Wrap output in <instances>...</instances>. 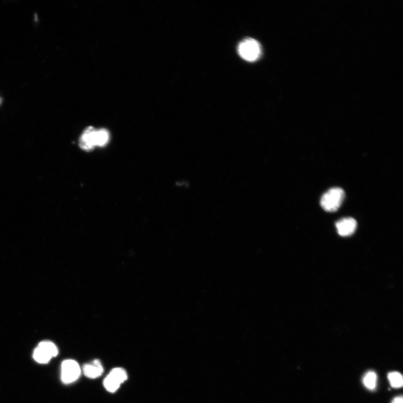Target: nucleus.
<instances>
[{"mask_svg":"<svg viewBox=\"0 0 403 403\" xmlns=\"http://www.w3.org/2000/svg\"><path fill=\"white\" fill-rule=\"evenodd\" d=\"M345 197V192L341 188L329 189L322 196L321 205L327 212H336L342 205Z\"/></svg>","mask_w":403,"mask_h":403,"instance_id":"f257e3e1","label":"nucleus"},{"mask_svg":"<svg viewBox=\"0 0 403 403\" xmlns=\"http://www.w3.org/2000/svg\"><path fill=\"white\" fill-rule=\"evenodd\" d=\"M238 52L244 60L254 62L261 55V47L259 43L255 39L247 38L239 44Z\"/></svg>","mask_w":403,"mask_h":403,"instance_id":"f03ea898","label":"nucleus"},{"mask_svg":"<svg viewBox=\"0 0 403 403\" xmlns=\"http://www.w3.org/2000/svg\"><path fill=\"white\" fill-rule=\"evenodd\" d=\"M58 348L53 343L50 341H43L39 344L34 350V359L40 363H47L52 357L57 356Z\"/></svg>","mask_w":403,"mask_h":403,"instance_id":"7ed1b4c3","label":"nucleus"},{"mask_svg":"<svg viewBox=\"0 0 403 403\" xmlns=\"http://www.w3.org/2000/svg\"><path fill=\"white\" fill-rule=\"evenodd\" d=\"M126 370L122 368H114L105 379L104 386L110 392H115L119 389L122 383L127 379Z\"/></svg>","mask_w":403,"mask_h":403,"instance_id":"20e7f679","label":"nucleus"},{"mask_svg":"<svg viewBox=\"0 0 403 403\" xmlns=\"http://www.w3.org/2000/svg\"><path fill=\"white\" fill-rule=\"evenodd\" d=\"M81 368L78 363L72 360L63 361L61 366V380L65 384H70L80 377Z\"/></svg>","mask_w":403,"mask_h":403,"instance_id":"39448f33","label":"nucleus"},{"mask_svg":"<svg viewBox=\"0 0 403 403\" xmlns=\"http://www.w3.org/2000/svg\"><path fill=\"white\" fill-rule=\"evenodd\" d=\"M357 226L356 221L351 218L341 219L336 223L338 233L342 237H348L352 235L355 233Z\"/></svg>","mask_w":403,"mask_h":403,"instance_id":"423d86ee","label":"nucleus"},{"mask_svg":"<svg viewBox=\"0 0 403 403\" xmlns=\"http://www.w3.org/2000/svg\"><path fill=\"white\" fill-rule=\"evenodd\" d=\"M96 130L92 127H88L81 136L79 145L82 149L90 151L95 146V135Z\"/></svg>","mask_w":403,"mask_h":403,"instance_id":"0eeeda50","label":"nucleus"},{"mask_svg":"<svg viewBox=\"0 0 403 403\" xmlns=\"http://www.w3.org/2000/svg\"><path fill=\"white\" fill-rule=\"evenodd\" d=\"M104 371L102 363L99 360L93 361L83 367V374L90 378H96L100 377Z\"/></svg>","mask_w":403,"mask_h":403,"instance_id":"6e6552de","label":"nucleus"},{"mask_svg":"<svg viewBox=\"0 0 403 403\" xmlns=\"http://www.w3.org/2000/svg\"><path fill=\"white\" fill-rule=\"evenodd\" d=\"M95 146L103 147L106 146L110 140V134L105 129L95 131Z\"/></svg>","mask_w":403,"mask_h":403,"instance_id":"1a4fd4ad","label":"nucleus"},{"mask_svg":"<svg viewBox=\"0 0 403 403\" xmlns=\"http://www.w3.org/2000/svg\"><path fill=\"white\" fill-rule=\"evenodd\" d=\"M377 376L374 372L370 371L366 373L363 378V384L370 390L374 389L376 385Z\"/></svg>","mask_w":403,"mask_h":403,"instance_id":"9d476101","label":"nucleus"},{"mask_svg":"<svg viewBox=\"0 0 403 403\" xmlns=\"http://www.w3.org/2000/svg\"><path fill=\"white\" fill-rule=\"evenodd\" d=\"M390 385L394 388H399L402 386L403 379L400 373L397 372H390L388 374Z\"/></svg>","mask_w":403,"mask_h":403,"instance_id":"9b49d317","label":"nucleus"},{"mask_svg":"<svg viewBox=\"0 0 403 403\" xmlns=\"http://www.w3.org/2000/svg\"><path fill=\"white\" fill-rule=\"evenodd\" d=\"M391 403H403V400L402 397H397L394 398V400H393Z\"/></svg>","mask_w":403,"mask_h":403,"instance_id":"f8f14e48","label":"nucleus"},{"mask_svg":"<svg viewBox=\"0 0 403 403\" xmlns=\"http://www.w3.org/2000/svg\"><path fill=\"white\" fill-rule=\"evenodd\" d=\"M2 102V97H0V105H1Z\"/></svg>","mask_w":403,"mask_h":403,"instance_id":"ddd939ff","label":"nucleus"}]
</instances>
